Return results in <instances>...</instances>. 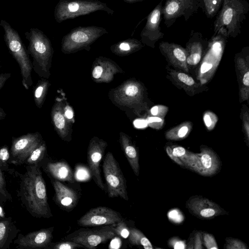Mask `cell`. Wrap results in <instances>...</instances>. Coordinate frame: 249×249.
Returning a JSON list of instances; mask_svg holds the SVG:
<instances>
[{
    "instance_id": "1",
    "label": "cell",
    "mask_w": 249,
    "mask_h": 249,
    "mask_svg": "<svg viewBox=\"0 0 249 249\" xmlns=\"http://www.w3.org/2000/svg\"><path fill=\"white\" fill-rule=\"evenodd\" d=\"M25 172L14 173L18 178L17 196L23 207L34 217L53 216L48 202L45 181L40 167L25 165Z\"/></svg>"
},
{
    "instance_id": "2",
    "label": "cell",
    "mask_w": 249,
    "mask_h": 249,
    "mask_svg": "<svg viewBox=\"0 0 249 249\" xmlns=\"http://www.w3.org/2000/svg\"><path fill=\"white\" fill-rule=\"evenodd\" d=\"M249 11L247 0H224L214 22L215 35L223 30L227 37H235L241 33L242 24Z\"/></svg>"
},
{
    "instance_id": "3",
    "label": "cell",
    "mask_w": 249,
    "mask_h": 249,
    "mask_svg": "<svg viewBox=\"0 0 249 249\" xmlns=\"http://www.w3.org/2000/svg\"><path fill=\"white\" fill-rule=\"evenodd\" d=\"M0 25L4 30V38L6 46L20 68L22 84L28 90L33 84L32 78V62L17 31L4 20H1Z\"/></svg>"
},
{
    "instance_id": "4",
    "label": "cell",
    "mask_w": 249,
    "mask_h": 249,
    "mask_svg": "<svg viewBox=\"0 0 249 249\" xmlns=\"http://www.w3.org/2000/svg\"><path fill=\"white\" fill-rule=\"evenodd\" d=\"M103 169L108 196L110 198L120 197L128 200L126 180L112 153H108L105 158Z\"/></svg>"
},
{
    "instance_id": "5",
    "label": "cell",
    "mask_w": 249,
    "mask_h": 249,
    "mask_svg": "<svg viewBox=\"0 0 249 249\" xmlns=\"http://www.w3.org/2000/svg\"><path fill=\"white\" fill-rule=\"evenodd\" d=\"M25 35L29 42L27 51L33 59V69L39 76H43L45 73L46 59L50 53L49 41L37 29L31 28Z\"/></svg>"
},
{
    "instance_id": "6",
    "label": "cell",
    "mask_w": 249,
    "mask_h": 249,
    "mask_svg": "<svg viewBox=\"0 0 249 249\" xmlns=\"http://www.w3.org/2000/svg\"><path fill=\"white\" fill-rule=\"evenodd\" d=\"M116 235L114 226L107 225L97 228L81 229L66 236L64 239L78 243L85 248L93 249Z\"/></svg>"
},
{
    "instance_id": "7",
    "label": "cell",
    "mask_w": 249,
    "mask_h": 249,
    "mask_svg": "<svg viewBox=\"0 0 249 249\" xmlns=\"http://www.w3.org/2000/svg\"><path fill=\"white\" fill-rule=\"evenodd\" d=\"M201 8L200 0H166L161 10L164 23L168 28L180 18L187 21Z\"/></svg>"
},
{
    "instance_id": "8",
    "label": "cell",
    "mask_w": 249,
    "mask_h": 249,
    "mask_svg": "<svg viewBox=\"0 0 249 249\" xmlns=\"http://www.w3.org/2000/svg\"><path fill=\"white\" fill-rule=\"evenodd\" d=\"M42 142L38 132L28 133L18 137H13L8 162L15 165L23 164L26 159Z\"/></svg>"
},
{
    "instance_id": "9",
    "label": "cell",
    "mask_w": 249,
    "mask_h": 249,
    "mask_svg": "<svg viewBox=\"0 0 249 249\" xmlns=\"http://www.w3.org/2000/svg\"><path fill=\"white\" fill-rule=\"evenodd\" d=\"M123 219L117 211L105 206L90 209L77 221L82 227H99L113 225Z\"/></svg>"
},
{
    "instance_id": "10",
    "label": "cell",
    "mask_w": 249,
    "mask_h": 249,
    "mask_svg": "<svg viewBox=\"0 0 249 249\" xmlns=\"http://www.w3.org/2000/svg\"><path fill=\"white\" fill-rule=\"evenodd\" d=\"M53 227L41 229L26 234L19 232L13 243L18 249H48L53 238Z\"/></svg>"
},
{
    "instance_id": "11",
    "label": "cell",
    "mask_w": 249,
    "mask_h": 249,
    "mask_svg": "<svg viewBox=\"0 0 249 249\" xmlns=\"http://www.w3.org/2000/svg\"><path fill=\"white\" fill-rule=\"evenodd\" d=\"M219 167V161L216 154L207 147L200 149L196 154V160L191 170L203 176L215 174Z\"/></svg>"
},
{
    "instance_id": "12",
    "label": "cell",
    "mask_w": 249,
    "mask_h": 249,
    "mask_svg": "<svg viewBox=\"0 0 249 249\" xmlns=\"http://www.w3.org/2000/svg\"><path fill=\"white\" fill-rule=\"evenodd\" d=\"M40 167L43 169L51 179L71 183L74 182L72 171L65 161L53 162L45 157L41 162Z\"/></svg>"
},
{
    "instance_id": "13",
    "label": "cell",
    "mask_w": 249,
    "mask_h": 249,
    "mask_svg": "<svg viewBox=\"0 0 249 249\" xmlns=\"http://www.w3.org/2000/svg\"><path fill=\"white\" fill-rule=\"evenodd\" d=\"M190 212L201 218H212L222 214L223 210L216 203L207 198L194 197L187 202Z\"/></svg>"
},
{
    "instance_id": "14",
    "label": "cell",
    "mask_w": 249,
    "mask_h": 249,
    "mask_svg": "<svg viewBox=\"0 0 249 249\" xmlns=\"http://www.w3.org/2000/svg\"><path fill=\"white\" fill-rule=\"evenodd\" d=\"M162 6L161 0L149 15L146 24L142 32V36L152 44L162 38L164 36L160 26Z\"/></svg>"
},
{
    "instance_id": "15",
    "label": "cell",
    "mask_w": 249,
    "mask_h": 249,
    "mask_svg": "<svg viewBox=\"0 0 249 249\" xmlns=\"http://www.w3.org/2000/svg\"><path fill=\"white\" fill-rule=\"evenodd\" d=\"M159 48L162 53L174 67L188 72L186 49L178 44L168 42H161Z\"/></svg>"
},
{
    "instance_id": "16",
    "label": "cell",
    "mask_w": 249,
    "mask_h": 249,
    "mask_svg": "<svg viewBox=\"0 0 249 249\" xmlns=\"http://www.w3.org/2000/svg\"><path fill=\"white\" fill-rule=\"evenodd\" d=\"M54 190V199L56 203L62 209L69 211L72 210L78 202L76 193L61 181L51 179Z\"/></svg>"
},
{
    "instance_id": "17",
    "label": "cell",
    "mask_w": 249,
    "mask_h": 249,
    "mask_svg": "<svg viewBox=\"0 0 249 249\" xmlns=\"http://www.w3.org/2000/svg\"><path fill=\"white\" fill-rule=\"evenodd\" d=\"M104 152L103 145H91L88 152L87 161L92 178L97 185L103 191L105 186L101 176L100 164Z\"/></svg>"
},
{
    "instance_id": "18",
    "label": "cell",
    "mask_w": 249,
    "mask_h": 249,
    "mask_svg": "<svg viewBox=\"0 0 249 249\" xmlns=\"http://www.w3.org/2000/svg\"><path fill=\"white\" fill-rule=\"evenodd\" d=\"M190 39L186 44L187 65L195 66L200 61L205 41L202 35L199 32L192 31Z\"/></svg>"
},
{
    "instance_id": "19",
    "label": "cell",
    "mask_w": 249,
    "mask_h": 249,
    "mask_svg": "<svg viewBox=\"0 0 249 249\" xmlns=\"http://www.w3.org/2000/svg\"><path fill=\"white\" fill-rule=\"evenodd\" d=\"M20 231L12 217H2L0 219V249H9Z\"/></svg>"
},
{
    "instance_id": "20",
    "label": "cell",
    "mask_w": 249,
    "mask_h": 249,
    "mask_svg": "<svg viewBox=\"0 0 249 249\" xmlns=\"http://www.w3.org/2000/svg\"><path fill=\"white\" fill-rule=\"evenodd\" d=\"M166 151L169 157L178 164L191 170L196 160L194 153L180 146H168Z\"/></svg>"
},
{
    "instance_id": "21",
    "label": "cell",
    "mask_w": 249,
    "mask_h": 249,
    "mask_svg": "<svg viewBox=\"0 0 249 249\" xmlns=\"http://www.w3.org/2000/svg\"><path fill=\"white\" fill-rule=\"evenodd\" d=\"M220 61L207 51L198 70L197 78L201 84H205L211 79Z\"/></svg>"
},
{
    "instance_id": "22",
    "label": "cell",
    "mask_w": 249,
    "mask_h": 249,
    "mask_svg": "<svg viewBox=\"0 0 249 249\" xmlns=\"http://www.w3.org/2000/svg\"><path fill=\"white\" fill-rule=\"evenodd\" d=\"M236 65L240 73V80L242 82L240 87V96L242 101L249 99V69L248 62L243 57H238Z\"/></svg>"
},
{
    "instance_id": "23",
    "label": "cell",
    "mask_w": 249,
    "mask_h": 249,
    "mask_svg": "<svg viewBox=\"0 0 249 249\" xmlns=\"http://www.w3.org/2000/svg\"><path fill=\"white\" fill-rule=\"evenodd\" d=\"M192 124L190 122H185L167 131L165 133L167 139L174 141L186 138L191 132Z\"/></svg>"
},
{
    "instance_id": "24",
    "label": "cell",
    "mask_w": 249,
    "mask_h": 249,
    "mask_svg": "<svg viewBox=\"0 0 249 249\" xmlns=\"http://www.w3.org/2000/svg\"><path fill=\"white\" fill-rule=\"evenodd\" d=\"M169 73L175 82L187 91L193 90L197 85L194 79L186 73L173 70Z\"/></svg>"
},
{
    "instance_id": "25",
    "label": "cell",
    "mask_w": 249,
    "mask_h": 249,
    "mask_svg": "<svg viewBox=\"0 0 249 249\" xmlns=\"http://www.w3.org/2000/svg\"><path fill=\"white\" fill-rule=\"evenodd\" d=\"M128 239L129 243L133 246H141L145 249H152L153 246L150 241L138 229L129 228Z\"/></svg>"
},
{
    "instance_id": "26",
    "label": "cell",
    "mask_w": 249,
    "mask_h": 249,
    "mask_svg": "<svg viewBox=\"0 0 249 249\" xmlns=\"http://www.w3.org/2000/svg\"><path fill=\"white\" fill-rule=\"evenodd\" d=\"M123 146L126 158L135 175L138 176L140 171L138 152L134 146L127 142Z\"/></svg>"
},
{
    "instance_id": "27",
    "label": "cell",
    "mask_w": 249,
    "mask_h": 249,
    "mask_svg": "<svg viewBox=\"0 0 249 249\" xmlns=\"http://www.w3.org/2000/svg\"><path fill=\"white\" fill-rule=\"evenodd\" d=\"M46 145L42 142L26 159L23 165L37 166L40 167L41 162L46 157Z\"/></svg>"
},
{
    "instance_id": "28",
    "label": "cell",
    "mask_w": 249,
    "mask_h": 249,
    "mask_svg": "<svg viewBox=\"0 0 249 249\" xmlns=\"http://www.w3.org/2000/svg\"><path fill=\"white\" fill-rule=\"evenodd\" d=\"M224 0H200L201 8L207 17L213 18L219 12Z\"/></svg>"
},
{
    "instance_id": "29",
    "label": "cell",
    "mask_w": 249,
    "mask_h": 249,
    "mask_svg": "<svg viewBox=\"0 0 249 249\" xmlns=\"http://www.w3.org/2000/svg\"><path fill=\"white\" fill-rule=\"evenodd\" d=\"M46 88V83L45 82L39 81L34 89V99L35 104L38 107H41Z\"/></svg>"
},
{
    "instance_id": "30",
    "label": "cell",
    "mask_w": 249,
    "mask_h": 249,
    "mask_svg": "<svg viewBox=\"0 0 249 249\" xmlns=\"http://www.w3.org/2000/svg\"><path fill=\"white\" fill-rule=\"evenodd\" d=\"M12 201V197L6 188V182L3 172L0 170V203L3 204Z\"/></svg>"
},
{
    "instance_id": "31",
    "label": "cell",
    "mask_w": 249,
    "mask_h": 249,
    "mask_svg": "<svg viewBox=\"0 0 249 249\" xmlns=\"http://www.w3.org/2000/svg\"><path fill=\"white\" fill-rule=\"evenodd\" d=\"M84 248L82 245L73 241L66 240L56 243H51L48 249H75Z\"/></svg>"
},
{
    "instance_id": "32",
    "label": "cell",
    "mask_w": 249,
    "mask_h": 249,
    "mask_svg": "<svg viewBox=\"0 0 249 249\" xmlns=\"http://www.w3.org/2000/svg\"><path fill=\"white\" fill-rule=\"evenodd\" d=\"M204 124L209 130H212L218 121L216 115L211 111H206L203 115Z\"/></svg>"
},
{
    "instance_id": "33",
    "label": "cell",
    "mask_w": 249,
    "mask_h": 249,
    "mask_svg": "<svg viewBox=\"0 0 249 249\" xmlns=\"http://www.w3.org/2000/svg\"><path fill=\"white\" fill-rule=\"evenodd\" d=\"M114 227L115 231L117 235L125 238L128 236L129 235V228H127V225L123 219L119 221L116 224Z\"/></svg>"
},
{
    "instance_id": "34",
    "label": "cell",
    "mask_w": 249,
    "mask_h": 249,
    "mask_svg": "<svg viewBox=\"0 0 249 249\" xmlns=\"http://www.w3.org/2000/svg\"><path fill=\"white\" fill-rule=\"evenodd\" d=\"M168 108L163 105H157L153 107L150 109V113L153 116L159 117L163 119L167 112Z\"/></svg>"
},
{
    "instance_id": "35",
    "label": "cell",
    "mask_w": 249,
    "mask_h": 249,
    "mask_svg": "<svg viewBox=\"0 0 249 249\" xmlns=\"http://www.w3.org/2000/svg\"><path fill=\"white\" fill-rule=\"evenodd\" d=\"M226 248L227 249H246V245L241 241L234 238H229L227 240Z\"/></svg>"
},
{
    "instance_id": "36",
    "label": "cell",
    "mask_w": 249,
    "mask_h": 249,
    "mask_svg": "<svg viewBox=\"0 0 249 249\" xmlns=\"http://www.w3.org/2000/svg\"><path fill=\"white\" fill-rule=\"evenodd\" d=\"M203 241L205 246L208 249H217L218 248L214 237L208 233H203Z\"/></svg>"
},
{
    "instance_id": "37",
    "label": "cell",
    "mask_w": 249,
    "mask_h": 249,
    "mask_svg": "<svg viewBox=\"0 0 249 249\" xmlns=\"http://www.w3.org/2000/svg\"><path fill=\"white\" fill-rule=\"evenodd\" d=\"M86 32L78 31L73 33L71 35V40L76 43H83L89 39V36Z\"/></svg>"
},
{
    "instance_id": "38",
    "label": "cell",
    "mask_w": 249,
    "mask_h": 249,
    "mask_svg": "<svg viewBox=\"0 0 249 249\" xmlns=\"http://www.w3.org/2000/svg\"><path fill=\"white\" fill-rule=\"evenodd\" d=\"M147 122L151 127L159 129L162 127L164 120L160 117L153 116L149 117Z\"/></svg>"
},
{
    "instance_id": "39",
    "label": "cell",
    "mask_w": 249,
    "mask_h": 249,
    "mask_svg": "<svg viewBox=\"0 0 249 249\" xmlns=\"http://www.w3.org/2000/svg\"><path fill=\"white\" fill-rule=\"evenodd\" d=\"M55 126L58 129H62L65 126V120L62 115L59 112L55 113L53 117Z\"/></svg>"
},
{
    "instance_id": "40",
    "label": "cell",
    "mask_w": 249,
    "mask_h": 249,
    "mask_svg": "<svg viewBox=\"0 0 249 249\" xmlns=\"http://www.w3.org/2000/svg\"><path fill=\"white\" fill-rule=\"evenodd\" d=\"M169 245L174 249H184L186 248L185 242L177 237H174L169 242Z\"/></svg>"
},
{
    "instance_id": "41",
    "label": "cell",
    "mask_w": 249,
    "mask_h": 249,
    "mask_svg": "<svg viewBox=\"0 0 249 249\" xmlns=\"http://www.w3.org/2000/svg\"><path fill=\"white\" fill-rule=\"evenodd\" d=\"M10 158V152L8 147L4 145L0 148V160L5 164H8V160Z\"/></svg>"
},
{
    "instance_id": "42",
    "label": "cell",
    "mask_w": 249,
    "mask_h": 249,
    "mask_svg": "<svg viewBox=\"0 0 249 249\" xmlns=\"http://www.w3.org/2000/svg\"><path fill=\"white\" fill-rule=\"evenodd\" d=\"M243 128L248 141L249 138V115L248 111L245 112L242 117Z\"/></svg>"
},
{
    "instance_id": "43",
    "label": "cell",
    "mask_w": 249,
    "mask_h": 249,
    "mask_svg": "<svg viewBox=\"0 0 249 249\" xmlns=\"http://www.w3.org/2000/svg\"><path fill=\"white\" fill-rule=\"evenodd\" d=\"M194 249H203L202 234L200 232H197L196 234L194 239Z\"/></svg>"
},
{
    "instance_id": "44",
    "label": "cell",
    "mask_w": 249,
    "mask_h": 249,
    "mask_svg": "<svg viewBox=\"0 0 249 249\" xmlns=\"http://www.w3.org/2000/svg\"><path fill=\"white\" fill-rule=\"evenodd\" d=\"M11 76V73L4 72L0 73V90L3 88L6 82Z\"/></svg>"
},
{
    "instance_id": "45",
    "label": "cell",
    "mask_w": 249,
    "mask_h": 249,
    "mask_svg": "<svg viewBox=\"0 0 249 249\" xmlns=\"http://www.w3.org/2000/svg\"><path fill=\"white\" fill-rule=\"evenodd\" d=\"M138 92L139 89L138 87L134 85L128 86L125 90V93L130 96H134L136 95Z\"/></svg>"
},
{
    "instance_id": "46",
    "label": "cell",
    "mask_w": 249,
    "mask_h": 249,
    "mask_svg": "<svg viewBox=\"0 0 249 249\" xmlns=\"http://www.w3.org/2000/svg\"><path fill=\"white\" fill-rule=\"evenodd\" d=\"M103 72V68L102 67L98 66L95 67L92 71V76L96 79L99 78Z\"/></svg>"
},
{
    "instance_id": "47",
    "label": "cell",
    "mask_w": 249,
    "mask_h": 249,
    "mask_svg": "<svg viewBox=\"0 0 249 249\" xmlns=\"http://www.w3.org/2000/svg\"><path fill=\"white\" fill-rule=\"evenodd\" d=\"M147 124V122L144 120H136L134 122V125L137 128L145 127Z\"/></svg>"
},
{
    "instance_id": "48",
    "label": "cell",
    "mask_w": 249,
    "mask_h": 249,
    "mask_svg": "<svg viewBox=\"0 0 249 249\" xmlns=\"http://www.w3.org/2000/svg\"><path fill=\"white\" fill-rule=\"evenodd\" d=\"M0 170L3 172L5 171L9 172V171L11 170L9 168L8 164H5V163H3L2 161H1L0 160Z\"/></svg>"
},
{
    "instance_id": "49",
    "label": "cell",
    "mask_w": 249,
    "mask_h": 249,
    "mask_svg": "<svg viewBox=\"0 0 249 249\" xmlns=\"http://www.w3.org/2000/svg\"><path fill=\"white\" fill-rule=\"evenodd\" d=\"M120 48L124 51H128L130 49L129 45L127 43H122L120 45Z\"/></svg>"
},
{
    "instance_id": "50",
    "label": "cell",
    "mask_w": 249,
    "mask_h": 249,
    "mask_svg": "<svg viewBox=\"0 0 249 249\" xmlns=\"http://www.w3.org/2000/svg\"><path fill=\"white\" fill-rule=\"evenodd\" d=\"M6 116V113L2 108L0 107V121L3 119Z\"/></svg>"
},
{
    "instance_id": "51",
    "label": "cell",
    "mask_w": 249,
    "mask_h": 249,
    "mask_svg": "<svg viewBox=\"0 0 249 249\" xmlns=\"http://www.w3.org/2000/svg\"><path fill=\"white\" fill-rule=\"evenodd\" d=\"M65 115L69 119H71L73 117V113L71 110H67L65 112Z\"/></svg>"
},
{
    "instance_id": "52",
    "label": "cell",
    "mask_w": 249,
    "mask_h": 249,
    "mask_svg": "<svg viewBox=\"0 0 249 249\" xmlns=\"http://www.w3.org/2000/svg\"><path fill=\"white\" fill-rule=\"evenodd\" d=\"M2 217V216H1L0 215V219Z\"/></svg>"
}]
</instances>
